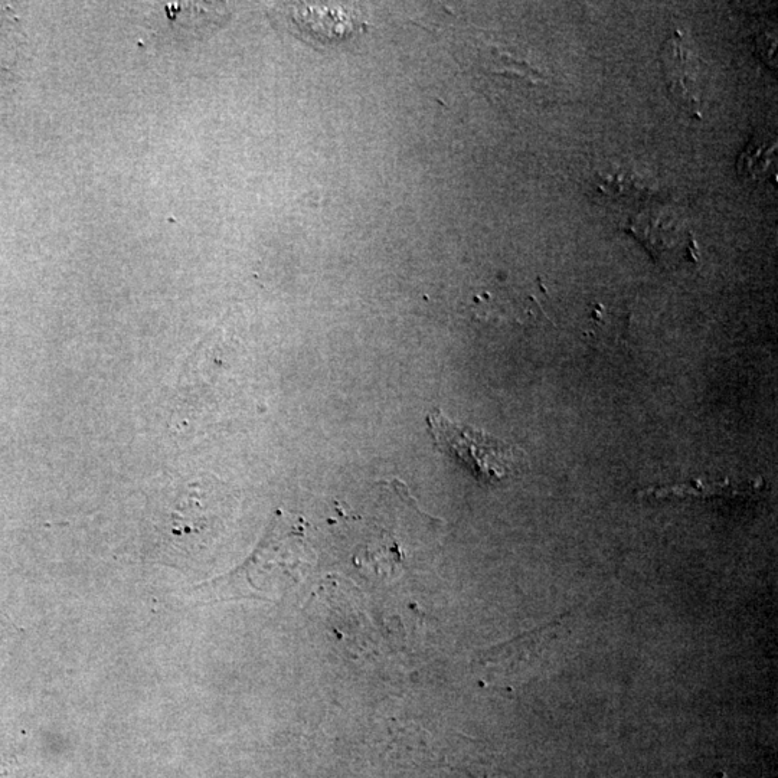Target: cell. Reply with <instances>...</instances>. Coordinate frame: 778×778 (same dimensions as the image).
I'll return each instance as SVG.
<instances>
[{
	"label": "cell",
	"mask_w": 778,
	"mask_h": 778,
	"mask_svg": "<svg viewBox=\"0 0 778 778\" xmlns=\"http://www.w3.org/2000/svg\"><path fill=\"white\" fill-rule=\"evenodd\" d=\"M427 430L438 450L462 463L483 482H499L526 466V454L519 447L456 423L440 408L427 415Z\"/></svg>",
	"instance_id": "cell-1"
},
{
	"label": "cell",
	"mask_w": 778,
	"mask_h": 778,
	"mask_svg": "<svg viewBox=\"0 0 778 778\" xmlns=\"http://www.w3.org/2000/svg\"><path fill=\"white\" fill-rule=\"evenodd\" d=\"M665 68L668 74L670 91L681 98L682 106L696 109L701 106L704 87H702L701 67L691 45L676 34L665 51Z\"/></svg>",
	"instance_id": "cell-2"
},
{
	"label": "cell",
	"mask_w": 778,
	"mask_h": 778,
	"mask_svg": "<svg viewBox=\"0 0 778 778\" xmlns=\"http://www.w3.org/2000/svg\"><path fill=\"white\" fill-rule=\"evenodd\" d=\"M754 489L753 483H732L731 480H695L691 485L653 487L643 490L642 495L663 498H711V496L747 495Z\"/></svg>",
	"instance_id": "cell-3"
},
{
	"label": "cell",
	"mask_w": 778,
	"mask_h": 778,
	"mask_svg": "<svg viewBox=\"0 0 778 778\" xmlns=\"http://www.w3.org/2000/svg\"><path fill=\"white\" fill-rule=\"evenodd\" d=\"M776 143L764 142L761 139H753L748 143L747 150L738 160V169L741 176H747L751 181H764L771 176L777 163Z\"/></svg>",
	"instance_id": "cell-4"
},
{
	"label": "cell",
	"mask_w": 778,
	"mask_h": 778,
	"mask_svg": "<svg viewBox=\"0 0 778 778\" xmlns=\"http://www.w3.org/2000/svg\"><path fill=\"white\" fill-rule=\"evenodd\" d=\"M714 778H727V776H725V774H724V773H719V774H717V776H715Z\"/></svg>",
	"instance_id": "cell-5"
}]
</instances>
